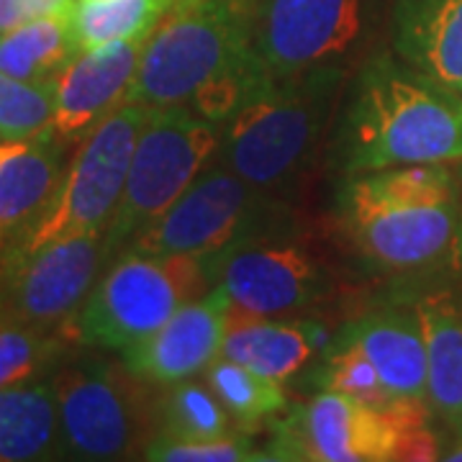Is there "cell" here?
<instances>
[{
  "instance_id": "1",
  "label": "cell",
  "mask_w": 462,
  "mask_h": 462,
  "mask_svg": "<svg viewBox=\"0 0 462 462\" xmlns=\"http://www.w3.org/2000/svg\"><path fill=\"white\" fill-rule=\"evenodd\" d=\"M331 165L346 178L462 160V96L388 51L370 54L345 90Z\"/></svg>"
},
{
  "instance_id": "2",
  "label": "cell",
  "mask_w": 462,
  "mask_h": 462,
  "mask_svg": "<svg viewBox=\"0 0 462 462\" xmlns=\"http://www.w3.org/2000/svg\"><path fill=\"white\" fill-rule=\"evenodd\" d=\"M267 72L252 50V11L236 0H175L147 33L129 103L185 106L226 124Z\"/></svg>"
},
{
  "instance_id": "3",
  "label": "cell",
  "mask_w": 462,
  "mask_h": 462,
  "mask_svg": "<svg viewBox=\"0 0 462 462\" xmlns=\"http://www.w3.org/2000/svg\"><path fill=\"white\" fill-rule=\"evenodd\" d=\"M349 78L346 67H316L263 80L224 124L216 160L270 193L291 188L321 147Z\"/></svg>"
},
{
  "instance_id": "4",
  "label": "cell",
  "mask_w": 462,
  "mask_h": 462,
  "mask_svg": "<svg viewBox=\"0 0 462 462\" xmlns=\"http://www.w3.org/2000/svg\"><path fill=\"white\" fill-rule=\"evenodd\" d=\"M211 288L208 257L124 249L106 264L96 288L62 334L85 349L124 352L162 329L185 303Z\"/></svg>"
},
{
  "instance_id": "5",
  "label": "cell",
  "mask_w": 462,
  "mask_h": 462,
  "mask_svg": "<svg viewBox=\"0 0 462 462\" xmlns=\"http://www.w3.org/2000/svg\"><path fill=\"white\" fill-rule=\"evenodd\" d=\"M67 460H132L157 431L149 383L98 352L75 355L54 370Z\"/></svg>"
},
{
  "instance_id": "6",
  "label": "cell",
  "mask_w": 462,
  "mask_h": 462,
  "mask_svg": "<svg viewBox=\"0 0 462 462\" xmlns=\"http://www.w3.org/2000/svg\"><path fill=\"white\" fill-rule=\"evenodd\" d=\"M149 116L144 103H124L78 144L62 182L42 214L0 249V264L21 260L57 239L106 229L121 203L134 147Z\"/></svg>"
},
{
  "instance_id": "7",
  "label": "cell",
  "mask_w": 462,
  "mask_h": 462,
  "mask_svg": "<svg viewBox=\"0 0 462 462\" xmlns=\"http://www.w3.org/2000/svg\"><path fill=\"white\" fill-rule=\"evenodd\" d=\"M288 221L291 211L278 193L252 185L214 160L165 214L139 231L124 249L214 257L247 239L288 229Z\"/></svg>"
},
{
  "instance_id": "8",
  "label": "cell",
  "mask_w": 462,
  "mask_h": 462,
  "mask_svg": "<svg viewBox=\"0 0 462 462\" xmlns=\"http://www.w3.org/2000/svg\"><path fill=\"white\" fill-rule=\"evenodd\" d=\"M224 124L185 106L149 108L134 147L126 188L108 224L114 257L180 199L221 147Z\"/></svg>"
},
{
  "instance_id": "9",
  "label": "cell",
  "mask_w": 462,
  "mask_h": 462,
  "mask_svg": "<svg viewBox=\"0 0 462 462\" xmlns=\"http://www.w3.org/2000/svg\"><path fill=\"white\" fill-rule=\"evenodd\" d=\"M383 0H257L252 50L267 78L316 67L363 65L375 42Z\"/></svg>"
},
{
  "instance_id": "10",
  "label": "cell",
  "mask_w": 462,
  "mask_h": 462,
  "mask_svg": "<svg viewBox=\"0 0 462 462\" xmlns=\"http://www.w3.org/2000/svg\"><path fill=\"white\" fill-rule=\"evenodd\" d=\"M114 260L108 226L72 234L0 264V321L62 331Z\"/></svg>"
},
{
  "instance_id": "11",
  "label": "cell",
  "mask_w": 462,
  "mask_h": 462,
  "mask_svg": "<svg viewBox=\"0 0 462 462\" xmlns=\"http://www.w3.org/2000/svg\"><path fill=\"white\" fill-rule=\"evenodd\" d=\"M214 288L252 316H285L311 309L331 293L327 263L309 245L278 229L208 257Z\"/></svg>"
},
{
  "instance_id": "12",
  "label": "cell",
  "mask_w": 462,
  "mask_h": 462,
  "mask_svg": "<svg viewBox=\"0 0 462 462\" xmlns=\"http://www.w3.org/2000/svg\"><path fill=\"white\" fill-rule=\"evenodd\" d=\"M339 214L365 263L388 275H419L447 263L460 247L457 200L431 206L383 203L346 180Z\"/></svg>"
},
{
  "instance_id": "13",
  "label": "cell",
  "mask_w": 462,
  "mask_h": 462,
  "mask_svg": "<svg viewBox=\"0 0 462 462\" xmlns=\"http://www.w3.org/2000/svg\"><path fill=\"white\" fill-rule=\"evenodd\" d=\"M427 421H406L378 411L357 398L321 391L293 409L275 427L264 449L267 460L391 462L398 460L403 434Z\"/></svg>"
},
{
  "instance_id": "14",
  "label": "cell",
  "mask_w": 462,
  "mask_h": 462,
  "mask_svg": "<svg viewBox=\"0 0 462 462\" xmlns=\"http://www.w3.org/2000/svg\"><path fill=\"white\" fill-rule=\"evenodd\" d=\"M147 36L78 51L54 78V116L50 132L65 144L88 134L126 103Z\"/></svg>"
},
{
  "instance_id": "15",
  "label": "cell",
  "mask_w": 462,
  "mask_h": 462,
  "mask_svg": "<svg viewBox=\"0 0 462 462\" xmlns=\"http://www.w3.org/2000/svg\"><path fill=\"white\" fill-rule=\"evenodd\" d=\"M229 319V298L221 288H211L208 293L185 303L162 329L118 352L121 363L149 385L196 378L221 357Z\"/></svg>"
},
{
  "instance_id": "16",
  "label": "cell",
  "mask_w": 462,
  "mask_h": 462,
  "mask_svg": "<svg viewBox=\"0 0 462 462\" xmlns=\"http://www.w3.org/2000/svg\"><path fill=\"white\" fill-rule=\"evenodd\" d=\"M342 331L357 342L393 396L430 401L427 342L413 303L373 309L346 321Z\"/></svg>"
},
{
  "instance_id": "17",
  "label": "cell",
  "mask_w": 462,
  "mask_h": 462,
  "mask_svg": "<svg viewBox=\"0 0 462 462\" xmlns=\"http://www.w3.org/2000/svg\"><path fill=\"white\" fill-rule=\"evenodd\" d=\"M69 144L51 132L0 139V249L8 247L57 193Z\"/></svg>"
},
{
  "instance_id": "18",
  "label": "cell",
  "mask_w": 462,
  "mask_h": 462,
  "mask_svg": "<svg viewBox=\"0 0 462 462\" xmlns=\"http://www.w3.org/2000/svg\"><path fill=\"white\" fill-rule=\"evenodd\" d=\"M393 51L462 96V0H393Z\"/></svg>"
},
{
  "instance_id": "19",
  "label": "cell",
  "mask_w": 462,
  "mask_h": 462,
  "mask_svg": "<svg viewBox=\"0 0 462 462\" xmlns=\"http://www.w3.org/2000/svg\"><path fill=\"white\" fill-rule=\"evenodd\" d=\"M327 329L316 321L242 314L231 306L221 357L245 365L264 378L285 383L298 375L324 345Z\"/></svg>"
},
{
  "instance_id": "20",
  "label": "cell",
  "mask_w": 462,
  "mask_h": 462,
  "mask_svg": "<svg viewBox=\"0 0 462 462\" xmlns=\"http://www.w3.org/2000/svg\"><path fill=\"white\" fill-rule=\"evenodd\" d=\"M427 342L430 406L452 431L462 430V288L427 291L413 303Z\"/></svg>"
},
{
  "instance_id": "21",
  "label": "cell",
  "mask_w": 462,
  "mask_h": 462,
  "mask_svg": "<svg viewBox=\"0 0 462 462\" xmlns=\"http://www.w3.org/2000/svg\"><path fill=\"white\" fill-rule=\"evenodd\" d=\"M51 375L0 391V462L65 457Z\"/></svg>"
},
{
  "instance_id": "22",
  "label": "cell",
  "mask_w": 462,
  "mask_h": 462,
  "mask_svg": "<svg viewBox=\"0 0 462 462\" xmlns=\"http://www.w3.org/2000/svg\"><path fill=\"white\" fill-rule=\"evenodd\" d=\"M309 383L316 391L345 393V396L357 398L378 411L406 419V421H427L430 419V401L393 396L383 385L378 370L367 360V355L342 329L337 331V337H331L329 345L324 346L321 360L316 363L314 375L309 378Z\"/></svg>"
},
{
  "instance_id": "23",
  "label": "cell",
  "mask_w": 462,
  "mask_h": 462,
  "mask_svg": "<svg viewBox=\"0 0 462 462\" xmlns=\"http://www.w3.org/2000/svg\"><path fill=\"white\" fill-rule=\"evenodd\" d=\"M78 51L69 16L39 18L0 33V72L26 83H54Z\"/></svg>"
},
{
  "instance_id": "24",
  "label": "cell",
  "mask_w": 462,
  "mask_h": 462,
  "mask_svg": "<svg viewBox=\"0 0 462 462\" xmlns=\"http://www.w3.org/2000/svg\"><path fill=\"white\" fill-rule=\"evenodd\" d=\"M154 419L160 437L172 439H221L231 437L229 411L206 385V380H180L165 385V393L154 398Z\"/></svg>"
},
{
  "instance_id": "25",
  "label": "cell",
  "mask_w": 462,
  "mask_h": 462,
  "mask_svg": "<svg viewBox=\"0 0 462 462\" xmlns=\"http://www.w3.org/2000/svg\"><path fill=\"white\" fill-rule=\"evenodd\" d=\"M170 5L172 0H78L69 16L78 50L147 36Z\"/></svg>"
},
{
  "instance_id": "26",
  "label": "cell",
  "mask_w": 462,
  "mask_h": 462,
  "mask_svg": "<svg viewBox=\"0 0 462 462\" xmlns=\"http://www.w3.org/2000/svg\"><path fill=\"white\" fill-rule=\"evenodd\" d=\"M203 380L224 403L231 419L245 431L257 427L263 419L281 413L288 406L282 383L264 378L229 357H218L208 365L203 370Z\"/></svg>"
},
{
  "instance_id": "27",
  "label": "cell",
  "mask_w": 462,
  "mask_h": 462,
  "mask_svg": "<svg viewBox=\"0 0 462 462\" xmlns=\"http://www.w3.org/2000/svg\"><path fill=\"white\" fill-rule=\"evenodd\" d=\"M62 331L0 321V391L47 378L72 355Z\"/></svg>"
},
{
  "instance_id": "28",
  "label": "cell",
  "mask_w": 462,
  "mask_h": 462,
  "mask_svg": "<svg viewBox=\"0 0 462 462\" xmlns=\"http://www.w3.org/2000/svg\"><path fill=\"white\" fill-rule=\"evenodd\" d=\"M360 193L383 203L431 206L455 200V178L447 165H401L346 178Z\"/></svg>"
},
{
  "instance_id": "29",
  "label": "cell",
  "mask_w": 462,
  "mask_h": 462,
  "mask_svg": "<svg viewBox=\"0 0 462 462\" xmlns=\"http://www.w3.org/2000/svg\"><path fill=\"white\" fill-rule=\"evenodd\" d=\"M54 85H36L0 72V139H32L50 132Z\"/></svg>"
},
{
  "instance_id": "30",
  "label": "cell",
  "mask_w": 462,
  "mask_h": 462,
  "mask_svg": "<svg viewBox=\"0 0 462 462\" xmlns=\"http://www.w3.org/2000/svg\"><path fill=\"white\" fill-rule=\"evenodd\" d=\"M142 457L149 462H257L264 455L245 434H231L221 439H172L154 434L144 447Z\"/></svg>"
},
{
  "instance_id": "31",
  "label": "cell",
  "mask_w": 462,
  "mask_h": 462,
  "mask_svg": "<svg viewBox=\"0 0 462 462\" xmlns=\"http://www.w3.org/2000/svg\"><path fill=\"white\" fill-rule=\"evenodd\" d=\"M78 0H0V33L39 18L72 16Z\"/></svg>"
},
{
  "instance_id": "32",
  "label": "cell",
  "mask_w": 462,
  "mask_h": 462,
  "mask_svg": "<svg viewBox=\"0 0 462 462\" xmlns=\"http://www.w3.org/2000/svg\"><path fill=\"white\" fill-rule=\"evenodd\" d=\"M442 460L462 462V430L455 431V442L442 449Z\"/></svg>"
},
{
  "instance_id": "33",
  "label": "cell",
  "mask_w": 462,
  "mask_h": 462,
  "mask_svg": "<svg viewBox=\"0 0 462 462\" xmlns=\"http://www.w3.org/2000/svg\"><path fill=\"white\" fill-rule=\"evenodd\" d=\"M242 8H247V11H254V5H257V0H236Z\"/></svg>"
}]
</instances>
